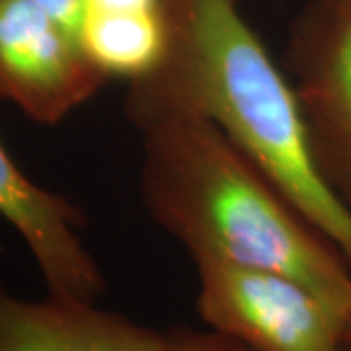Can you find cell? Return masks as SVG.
<instances>
[{"label":"cell","instance_id":"6","mask_svg":"<svg viewBox=\"0 0 351 351\" xmlns=\"http://www.w3.org/2000/svg\"><path fill=\"white\" fill-rule=\"evenodd\" d=\"M0 219L12 226L38 265L47 295L98 302L106 277L80 228L86 217L63 195L38 186L0 141Z\"/></svg>","mask_w":351,"mask_h":351},{"label":"cell","instance_id":"10","mask_svg":"<svg viewBox=\"0 0 351 351\" xmlns=\"http://www.w3.org/2000/svg\"><path fill=\"white\" fill-rule=\"evenodd\" d=\"M36 2L43 6L57 22H61L64 27H69L78 36V25L84 14L86 0H36Z\"/></svg>","mask_w":351,"mask_h":351},{"label":"cell","instance_id":"5","mask_svg":"<svg viewBox=\"0 0 351 351\" xmlns=\"http://www.w3.org/2000/svg\"><path fill=\"white\" fill-rule=\"evenodd\" d=\"M285 64L318 172L351 213V6L318 0L295 29Z\"/></svg>","mask_w":351,"mask_h":351},{"label":"cell","instance_id":"11","mask_svg":"<svg viewBox=\"0 0 351 351\" xmlns=\"http://www.w3.org/2000/svg\"><path fill=\"white\" fill-rule=\"evenodd\" d=\"M166 0H86L84 12H147V10H160Z\"/></svg>","mask_w":351,"mask_h":351},{"label":"cell","instance_id":"1","mask_svg":"<svg viewBox=\"0 0 351 351\" xmlns=\"http://www.w3.org/2000/svg\"><path fill=\"white\" fill-rule=\"evenodd\" d=\"M166 18L162 61L129 82L127 119L137 129L170 115L211 121L351 269V213L318 172L297 90L240 0H166Z\"/></svg>","mask_w":351,"mask_h":351},{"label":"cell","instance_id":"3","mask_svg":"<svg viewBox=\"0 0 351 351\" xmlns=\"http://www.w3.org/2000/svg\"><path fill=\"white\" fill-rule=\"evenodd\" d=\"M201 320L252 351H341L350 308L271 269L201 258Z\"/></svg>","mask_w":351,"mask_h":351},{"label":"cell","instance_id":"7","mask_svg":"<svg viewBox=\"0 0 351 351\" xmlns=\"http://www.w3.org/2000/svg\"><path fill=\"white\" fill-rule=\"evenodd\" d=\"M0 351H172V330L143 326L96 302L27 301L0 285Z\"/></svg>","mask_w":351,"mask_h":351},{"label":"cell","instance_id":"13","mask_svg":"<svg viewBox=\"0 0 351 351\" xmlns=\"http://www.w3.org/2000/svg\"><path fill=\"white\" fill-rule=\"evenodd\" d=\"M326 4H338V6H351V0H320Z\"/></svg>","mask_w":351,"mask_h":351},{"label":"cell","instance_id":"12","mask_svg":"<svg viewBox=\"0 0 351 351\" xmlns=\"http://www.w3.org/2000/svg\"><path fill=\"white\" fill-rule=\"evenodd\" d=\"M341 351H351V313L346 322V330H343V339H341Z\"/></svg>","mask_w":351,"mask_h":351},{"label":"cell","instance_id":"8","mask_svg":"<svg viewBox=\"0 0 351 351\" xmlns=\"http://www.w3.org/2000/svg\"><path fill=\"white\" fill-rule=\"evenodd\" d=\"M78 41L108 78L127 82L149 75L162 61L168 45L166 2L147 12H96L86 10L78 25Z\"/></svg>","mask_w":351,"mask_h":351},{"label":"cell","instance_id":"4","mask_svg":"<svg viewBox=\"0 0 351 351\" xmlns=\"http://www.w3.org/2000/svg\"><path fill=\"white\" fill-rule=\"evenodd\" d=\"M110 78L78 36L36 0H0V100L41 125H57Z\"/></svg>","mask_w":351,"mask_h":351},{"label":"cell","instance_id":"2","mask_svg":"<svg viewBox=\"0 0 351 351\" xmlns=\"http://www.w3.org/2000/svg\"><path fill=\"white\" fill-rule=\"evenodd\" d=\"M137 131L145 209L191 260L279 271L351 311L350 265L219 127L170 115Z\"/></svg>","mask_w":351,"mask_h":351},{"label":"cell","instance_id":"9","mask_svg":"<svg viewBox=\"0 0 351 351\" xmlns=\"http://www.w3.org/2000/svg\"><path fill=\"white\" fill-rule=\"evenodd\" d=\"M172 351H252L217 330H172Z\"/></svg>","mask_w":351,"mask_h":351}]
</instances>
